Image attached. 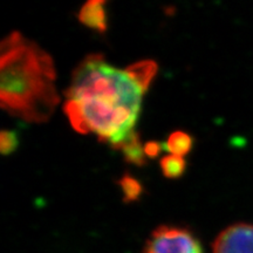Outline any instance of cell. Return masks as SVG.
<instances>
[{
    "instance_id": "6da1fadb",
    "label": "cell",
    "mask_w": 253,
    "mask_h": 253,
    "mask_svg": "<svg viewBox=\"0 0 253 253\" xmlns=\"http://www.w3.org/2000/svg\"><path fill=\"white\" fill-rule=\"evenodd\" d=\"M157 69L153 60L120 69L101 54L86 56L65 93L63 109L74 130L96 135L99 141L120 149L135 131L142 100Z\"/></svg>"
},
{
    "instance_id": "7a4b0ae2",
    "label": "cell",
    "mask_w": 253,
    "mask_h": 253,
    "mask_svg": "<svg viewBox=\"0 0 253 253\" xmlns=\"http://www.w3.org/2000/svg\"><path fill=\"white\" fill-rule=\"evenodd\" d=\"M0 50L2 109L26 122L48 121L60 102L53 59L17 31L2 40Z\"/></svg>"
},
{
    "instance_id": "3957f363",
    "label": "cell",
    "mask_w": 253,
    "mask_h": 253,
    "mask_svg": "<svg viewBox=\"0 0 253 253\" xmlns=\"http://www.w3.org/2000/svg\"><path fill=\"white\" fill-rule=\"evenodd\" d=\"M143 253H203V249L189 230L163 225L153 231Z\"/></svg>"
},
{
    "instance_id": "277c9868",
    "label": "cell",
    "mask_w": 253,
    "mask_h": 253,
    "mask_svg": "<svg viewBox=\"0 0 253 253\" xmlns=\"http://www.w3.org/2000/svg\"><path fill=\"white\" fill-rule=\"evenodd\" d=\"M212 253H253V224H233L218 235Z\"/></svg>"
},
{
    "instance_id": "5b68a950",
    "label": "cell",
    "mask_w": 253,
    "mask_h": 253,
    "mask_svg": "<svg viewBox=\"0 0 253 253\" xmlns=\"http://www.w3.org/2000/svg\"><path fill=\"white\" fill-rule=\"evenodd\" d=\"M107 2L108 0H86L78 13L79 21L87 28L106 33L108 28Z\"/></svg>"
},
{
    "instance_id": "8992f818",
    "label": "cell",
    "mask_w": 253,
    "mask_h": 253,
    "mask_svg": "<svg viewBox=\"0 0 253 253\" xmlns=\"http://www.w3.org/2000/svg\"><path fill=\"white\" fill-rule=\"evenodd\" d=\"M120 149L122 150L123 157L128 163L141 167L144 166L145 162H147V156H145L144 148L142 147L140 135L136 131L129 136L128 140L122 144Z\"/></svg>"
},
{
    "instance_id": "52a82bcc",
    "label": "cell",
    "mask_w": 253,
    "mask_h": 253,
    "mask_svg": "<svg viewBox=\"0 0 253 253\" xmlns=\"http://www.w3.org/2000/svg\"><path fill=\"white\" fill-rule=\"evenodd\" d=\"M192 147H194V138L188 132L182 130L171 132L164 143V148L167 151H169L171 155L181 157L188 155L191 151Z\"/></svg>"
},
{
    "instance_id": "ba28073f",
    "label": "cell",
    "mask_w": 253,
    "mask_h": 253,
    "mask_svg": "<svg viewBox=\"0 0 253 253\" xmlns=\"http://www.w3.org/2000/svg\"><path fill=\"white\" fill-rule=\"evenodd\" d=\"M161 170L167 178L176 179L183 176L186 169L185 160L176 155H167L161 160Z\"/></svg>"
},
{
    "instance_id": "9c48e42d",
    "label": "cell",
    "mask_w": 253,
    "mask_h": 253,
    "mask_svg": "<svg viewBox=\"0 0 253 253\" xmlns=\"http://www.w3.org/2000/svg\"><path fill=\"white\" fill-rule=\"evenodd\" d=\"M119 185L121 188L123 201L126 203L137 201L143 194V186H142L141 182L136 179L134 176L128 175V173L121 177V179L119 181Z\"/></svg>"
},
{
    "instance_id": "30bf717a",
    "label": "cell",
    "mask_w": 253,
    "mask_h": 253,
    "mask_svg": "<svg viewBox=\"0 0 253 253\" xmlns=\"http://www.w3.org/2000/svg\"><path fill=\"white\" fill-rule=\"evenodd\" d=\"M19 138L17 132L12 130H2L0 135V151L2 155H11L17 150Z\"/></svg>"
},
{
    "instance_id": "8fae6325",
    "label": "cell",
    "mask_w": 253,
    "mask_h": 253,
    "mask_svg": "<svg viewBox=\"0 0 253 253\" xmlns=\"http://www.w3.org/2000/svg\"><path fill=\"white\" fill-rule=\"evenodd\" d=\"M162 151V145L156 141H150L144 145V153L145 156L149 158H156Z\"/></svg>"
}]
</instances>
